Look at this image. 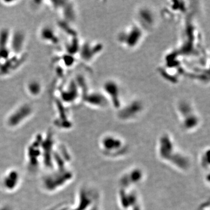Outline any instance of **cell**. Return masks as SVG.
Returning a JSON list of instances; mask_svg holds the SVG:
<instances>
[{
	"mask_svg": "<svg viewBox=\"0 0 210 210\" xmlns=\"http://www.w3.org/2000/svg\"><path fill=\"white\" fill-rule=\"evenodd\" d=\"M144 30L137 23L132 25L121 32L118 36L119 41L127 49H134L141 42Z\"/></svg>",
	"mask_w": 210,
	"mask_h": 210,
	"instance_id": "obj_1",
	"label": "cell"
},
{
	"mask_svg": "<svg viewBox=\"0 0 210 210\" xmlns=\"http://www.w3.org/2000/svg\"><path fill=\"white\" fill-rule=\"evenodd\" d=\"M138 25L145 30V28L152 27L155 23L154 13L148 8H142L139 10L137 13Z\"/></svg>",
	"mask_w": 210,
	"mask_h": 210,
	"instance_id": "obj_5",
	"label": "cell"
},
{
	"mask_svg": "<svg viewBox=\"0 0 210 210\" xmlns=\"http://www.w3.org/2000/svg\"><path fill=\"white\" fill-rule=\"evenodd\" d=\"M142 109L143 106L142 103L137 100H134L119 109L120 118L125 120L133 119L140 114Z\"/></svg>",
	"mask_w": 210,
	"mask_h": 210,
	"instance_id": "obj_4",
	"label": "cell"
},
{
	"mask_svg": "<svg viewBox=\"0 0 210 210\" xmlns=\"http://www.w3.org/2000/svg\"><path fill=\"white\" fill-rule=\"evenodd\" d=\"M86 102L91 106L97 108L106 107L109 103L107 99L103 92H94L87 95L85 98Z\"/></svg>",
	"mask_w": 210,
	"mask_h": 210,
	"instance_id": "obj_6",
	"label": "cell"
},
{
	"mask_svg": "<svg viewBox=\"0 0 210 210\" xmlns=\"http://www.w3.org/2000/svg\"><path fill=\"white\" fill-rule=\"evenodd\" d=\"M177 110L182 119V125L186 130L196 129L199 125L200 119L194 110L190 103L182 102L178 105Z\"/></svg>",
	"mask_w": 210,
	"mask_h": 210,
	"instance_id": "obj_2",
	"label": "cell"
},
{
	"mask_svg": "<svg viewBox=\"0 0 210 210\" xmlns=\"http://www.w3.org/2000/svg\"><path fill=\"white\" fill-rule=\"evenodd\" d=\"M103 93L109 103L116 109L121 107V90L120 86L115 80H108L103 86Z\"/></svg>",
	"mask_w": 210,
	"mask_h": 210,
	"instance_id": "obj_3",
	"label": "cell"
}]
</instances>
